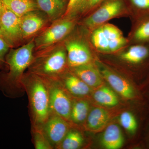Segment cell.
Wrapping results in <instances>:
<instances>
[{
    "instance_id": "4fadbf2b",
    "label": "cell",
    "mask_w": 149,
    "mask_h": 149,
    "mask_svg": "<svg viewBox=\"0 0 149 149\" xmlns=\"http://www.w3.org/2000/svg\"><path fill=\"white\" fill-rule=\"evenodd\" d=\"M58 78L72 97L82 99L91 92V87L70 70Z\"/></svg>"
},
{
    "instance_id": "cb8c5ba5",
    "label": "cell",
    "mask_w": 149,
    "mask_h": 149,
    "mask_svg": "<svg viewBox=\"0 0 149 149\" xmlns=\"http://www.w3.org/2000/svg\"><path fill=\"white\" fill-rule=\"evenodd\" d=\"M119 121L122 127L129 133H136L138 128V122L131 113L128 111L122 113L119 117Z\"/></svg>"
},
{
    "instance_id": "ac0fdd59",
    "label": "cell",
    "mask_w": 149,
    "mask_h": 149,
    "mask_svg": "<svg viewBox=\"0 0 149 149\" xmlns=\"http://www.w3.org/2000/svg\"><path fill=\"white\" fill-rule=\"evenodd\" d=\"M89 103L83 99L73 100L70 114V122L76 125L84 123L89 114Z\"/></svg>"
},
{
    "instance_id": "d6986e66",
    "label": "cell",
    "mask_w": 149,
    "mask_h": 149,
    "mask_svg": "<svg viewBox=\"0 0 149 149\" xmlns=\"http://www.w3.org/2000/svg\"><path fill=\"white\" fill-rule=\"evenodd\" d=\"M7 8L20 17L29 12L39 9L35 0H3Z\"/></svg>"
},
{
    "instance_id": "277c9868",
    "label": "cell",
    "mask_w": 149,
    "mask_h": 149,
    "mask_svg": "<svg viewBox=\"0 0 149 149\" xmlns=\"http://www.w3.org/2000/svg\"><path fill=\"white\" fill-rule=\"evenodd\" d=\"M77 22V17H61L52 22L34 38V52L63 42L73 31Z\"/></svg>"
},
{
    "instance_id": "9c48e42d",
    "label": "cell",
    "mask_w": 149,
    "mask_h": 149,
    "mask_svg": "<svg viewBox=\"0 0 149 149\" xmlns=\"http://www.w3.org/2000/svg\"><path fill=\"white\" fill-rule=\"evenodd\" d=\"M24 43L35 38L51 24L48 16L40 9L32 11L19 17Z\"/></svg>"
},
{
    "instance_id": "e0dca14e",
    "label": "cell",
    "mask_w": 149,
    "mask_h": 149,
    "mask_svg": "<svg viewBox=\"0 0 149 149\" xmlns=\"http://www.w3.org/2000/svg\"><path fill=\"white\" fill-rule=\"evenodd\" d=\"M109 118V113L105 109L95 108L89 113L85 121V127L90 131H99L106 125Z\"/></svg>"
},
{
    "instance_id": "f546056e",
    "label": "cell",
    "mask_w": 149,
    "mask_h": 149,
    "mask_svg": "<svg viewBox=\"0 0 149 149\" xmlns=\"http://www.w3.org/2000/svg\"><path fill=\"white\" fill-rule=\"evenodd\" d=\"M5 8V5L3 0H0V17L3 11Z\"/></svg>"
},
{
    "instance_id": "484cf974",
    "label": "cell",
    "mask_w": 149,
    "mask_h": 149,
    "mask_svg": "<svg viewBox=\"0 0 149 149\" xmlns=\"http://www.w3.org/2000/svg\"><path fill=\"white\" fill-rule=\"evenodd\" d=\"M11 47L2 37H0V70L1 71L7 70L8 66L6 62V56Z\"/></svg>"
},
{
    "instance_id": "5b68a950",
    "label": "cell",
    "mask_w": 149,
    "mask_h": 149,
    "mask_svg": "<svg viewBox=\"0 0 149 149\" xmlns=\"http://www.w3.org/2000/svg\"><path fill=\"white\" fill-rule=\"evenodd\" d=\"M41 77L44 79L47 88L51 112L70 122V112L73 101L72 96L58 77Z\"/></svg>"
},
{
    "instance_id": "4dcf8cb0",
    "label": "cell",
    "mask_w": 149,
    "mask_h": 149,
    "mask_svg": "<svg viewBox=\"0 0 149 149\" xmlns=\"http://www.w3.org/2000/svg\"><path fill=\"white\" fill-rule=\"evenodd\" d=\"M0 37L3 38L2 36L1 32V29H0Z\"/></svg>"
},
{
    "instance_id": "30bf717a",
    "label": "cell",
    "mask_w": 149,
    "mask_h": 149,
    "mask_svg": "<svg viewBox=\"0 0 149 149\" xmlns=\"http://www.w3.org/2000/svg\"><path fill=\"white\" fill-rule=\"evenodd\" d=\"M70 35L63 42L69 68L91 63L92 54L87 43L79 37H70Z\"/></svg>"
},
{
    "instance_id": "ba28073f",
    "label": "cell",
    "mask_w": 149,
    "mask_h": 149,
    "mask_svg": "<svg viewBox=\"0 0 149 149\" xmlns=\"http://www.w3.org/2000/svg\"><path fill=\"white\" fill-rule=\"evenodd\" d=\"M0 29L3 39L11 48H17L24 44L19 17L7 8L5 6L0 17Z\"/></svg>"
},
{
    "instance_id": "d4e9b609",
    "label": "cell",
    "mask_w": 149,
    "mask_h": 149,
    "mask_svg": "<svg viewBox=\"0 0 149 149\" xmlns=\"http://www.w3.org/2000/svg\"><path fill=\"white\" fill-rule=\"evenodd\" d=\"M87 0H69L66 10L62 18L78 17Z\"/></svg>"
},
{
    "instance_id": "7c38bea8",
    "label": "cell",
    "mask_w": 149,
    "mask_h": 149,
    "mask_svg": "<svg viewBox=\"0 0 149 149\" xmlns=\"http://www.w3.org/2000/svg\"><path fill=\"white\" fill-rule=\"evenodd\" d=\"M102 77L106 80L113 91L128 100L135 97V91L132 85L127 80L111 70L102 66L99 70Z\"/></svg>"
},
{
    "instance_id": "603a6c76",
    "label": "cell",
    "mask_w": 149,
    "mask_h": 149,
    "mask_svg": "<svg viewBox=\"0 0 149 149\" xmlns=\"http://www.w3.org/2000/svg\"><path fill=\"white\" fill-rule=\"evenodd\" d=\"M32 133L33 144L35 149H54L46 138L42 129L32 128Z\"/></svg>"
},
{
    "instance_id": "9a60e30c",
    "label": "cell",
    "mask_w": 149,
    "mask_h": 149,
    "mask_svg": "<svg viewBox=\"0 0 149 149\" xmlns=\"http://www.w3.org/2000/svg\"><path fill=\"white\" fill-rule=\"evenodd\" d=\"M38 8L47 15L51 22L61 18L68 5L69 0H35Z\"/></svg>"
},
{
    "instance_id": "5bb4252c",
    "label": "cell",
    "mask_w": 149,
    "mask_h": 149,
    "mask_svg": "<svg viewBox=\"0 0 149 149\" xmlns=\"http://www.w3.org/2000/svg\"><path fill=\"white\" fill-rule=\"evenodd\" d=\"M70 70L91 88L100 87L103 84L100 72L91 63L70 68Z\"/></svg>"
},
{
    "instance_id": "2e32d148",
    "label": "cell",
    "mask_w": 149,
    "mask_h": 149,
    "mask_svg": "<svg viewBox=\"0 0 149 149\" xmlns=\"http://www.w3.org/2000/svg\"><path fill=\"white\" fill-rule=\"evenodd\" d=\"M124 139L118 125L112 124L107 126L102 138L101 144L107 149H119L123 146Z\"/></svg>"
},
{
    "instance_id": "8fae6325",
    "label": "cell",
    "mask_w": 149,
    "mask_h": 149,
    "mask_svg": "<svg viewBox=\"0 0 149 149\" xmlns=\"http://www.w3.org/2000/svg\"><path fill=\"white\" fill-rule=\"evenodd\" d=\"M70 123L61 116L51 112L42 130L50 143L56 149L70 129Z\"/></svg>"
},
{
    "instance_id": "3957f363",
    "label": "cell",
    "mask_w": 149,
    "mask_h": 149,
    "mask_svg": "<svg viewBox=\"0 0 149 149\" xmlns=\"http://www.w3.org/2000/svg\"><path fill=\"white\" fill-rule=\"evenodd\" d=\"M69 70L66 49L62 42L34 52L27 71L42 77H59Z\"/></svg>"
},
{
    "instance_id": "44dd1931",
    "label": "cell",
    "mask_w": 149,
    "mask_h": 149,
    "mask_svg": "<svg viewBox=\"0 0 149 149\" xmlns=\"http://www.w3.org/2000/svg\"><path fill=\"white\" fill-rule=\"evenodd\" d=\"M84 138L80 131L70 128L57 149H78L83 146Z\"/></svg>"
},
{
    "instance_id": "52a82bcc",
    "label": "cell",
    "mask_w": 149,
    "mask_h": 149,
    "mask_svg": "<svg viewBox=\"0 0 149 149\" xmlns=\"http://www.w3.org/2000/svg\"><path fill=\"white\" fill-rule=\"evenodd\" d=\"M125 7L124 0H106L84 19L83 25L88 29H94L118 16Z\"/></svg>"
},
{
    "instance_id": "f1b7e54d",
    "label": "cell",
    "mask_w": 149,
    "mask_h": 149,
    "mask_svg": "<svg viewBox=\"0 0 149 149\" xmlns=\"http://www.w3.org/2000/svg\"><path fill=\"white\" fill-rule=\"evenodd\" d=\"M132 4L142 9H149V0H130Z\"/></svg>"
},
{
    "instance_id": "4316f807",
    "label": "cell",
    "mask_w": 149,
    "mask_h": 149,
    "mask_svg": "<svg viewBox=\"0 0 149 149\" xmlns=\"http://www.w3.org/2000/svg\"><path fill=\"white\" fill-rule=\"evenodd\" d=\"M135 37L140 41L149 40V20L141 24L136 30Z\"/></svg>"
},
{
    "instance_id": "7a4b0ae2",
    "label": "cell",
    "mask_w": 149,
    "mask_h": 149,
    "mask_svg": "<svg viewBox=\"0 0 149 149\" xmlns=\"http://www.w3.org/2000/svg\"><path fill=\"white\" fill-rule=\"evenodd\" d=\"M22 84L28 97L32 128L42 129L51 113L46 83L42 77L27 70Z\"/></svg>"
},
{
    "instance_id": "ffe728a7",
    "label": "cell",
    "mask_w": 149,
    "mask_h": 149,
    "mask_svg": "<svg viewBox=\"0 0 149 149\" xmlns=\"http://www.w3.org/2000/svg\"><path fill=\"white\" fill-rule=\"evenodd\" d=\"M94 98L99 104L107 107H114L119 102L114 91L106 86H100L94 94Z\"/></svg>"
},
{
    "instance_id": "6da1fadb",
    "label": "cell",
    "mask_w": 149,
    "mask_h": 149,
    "mask_svg": "<svg viewBox=\"0 0 149 149\" xmlns=\"http://www.w3.org/2000/svg\"><path fill=\"white\" fill-rule=\"evenodd\" d=\"M34 38L16 48H11L6 56L7 70L0 72V91L10 98L19 97L25 91L22 79L34 57Z\"/></svg>"
},
{
    "instance_id": "83f0119b",
    "label": "cell",
    "mask_w": 149,
    "mask_h": 149,
    "mask_svg": "<svg viewBox=\"0 0 149 149\" xmlns=\"http://www.w3.org/2000/svg\"><path fill=\"white\" fill-rule=\"evenodd\" d=\"M106 1V0H87L83 7L81 15L91 12Z\"/></svg>"
},
{
    "instance_id": "7402d4cb",
    "label": "cell",
    "mask_w": 149,
    "mask_h": 149,
    "mask_svg": "<svg viewBox=\"0 0 149 149\" xmlns=\"http://www.w3.org/2000/svg\"><path fill=\"white\" fill-rule=\"evenodd\" d=\"M149 54V50L145 46L135 45L130 47L122 54L121 58L132 63H138L146 58Z\"/></svg>"
},
{
    "instance_id": "8992f818",
    "label": "cell",
    "mask_w": 149,
    "mask_h": 149,
    "mask_svg": "<svg viewBox=\"0 0 149 149\" xmlns=\"http://www.w3.org/2000/svg\"><path fill=\"white\" fill-rule=\"evenodd\" d=\"M91 41L97 50L104 52H116L127 43V39L120 29L108 23H104L94 29Z\"/></svg>"
}]
</instances>
